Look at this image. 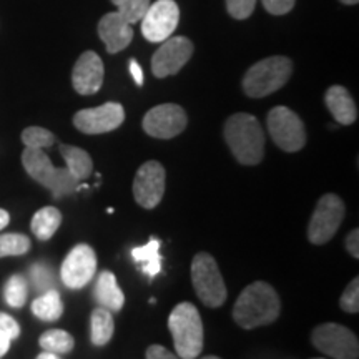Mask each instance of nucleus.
Segmentation results:
<instances>
[{
	"label": "nucleus",
	"mask_w": 359,
	"mask_h": 359,
	"mask_svg": "<svg viewBox=\"0 0 359 359\" xmlns=\"http://www.w3.org/2000/svg\"><path fill=\"white\" fill-rule=\"evenodd\" d=\"M281 311L280 296L264 281H255L241 291L233 308V320L243 330L271 325Z\"/></svg>",
	"instance_id": "1"
},
{
	"label": "nucleus",
	"mask_w": 359,
	"mask_h": 359,
	"mask_svg": "<svg viewBox=\"0 0 359 359\" xmlns=\"http://www.w3.org/2000/svg\"><path fill=\"white\" fill-rule=\"evenodd\" d=\"M224 140L241 165H258L264 155V133L257 116L235 114L224 123Z\"/></svg>",
	"instance_id": "2"
},
{
	"label": "nucleus",
	"mask_w": 359,
	"mask_h": 359,
	"mask_svg": "<svg viewBox=\"0 0 359 359\" xmlns=\"http://www.w3.org/2000/svg\"><path fill=\"white\" fill-rule=\"evenodd\" d=\"M170 333L177 354L182 359H195L203 351V321L191 303H180L168 318Z\"/></svg>",
	"instance_id": "3"
},
{
	"label": "nucleus",
	"mask_w": 359,
	"mask_h": 359,
	"mask_svg": "<svg viewBox=\"0 0 359 359\" xmlns=\"http://www.w3.org/2000/svg\"><path fill=\"white\" fill-rule=\"evenodd\" d=\"M293 72L290 58L275 55L259 60L246 72L243 77V90L251 98H263L285 87Z\"/></svg>",
	"instance_id": "4"
},
{
	"label": "nucleus",
	"mask_w": 359,
	"mask_h": 359,
	"mask_svg": "<svg viewBox=\"0 0 359 359\" xmlns=\"http://www.w3.org/2000/svg\"><path fill=\"white\" fill-rule=\"evenodd\" d=\"M22 163L25 172L32 177L35 182L52 191L53 198L70 195L77 188V180L72 177L67 168H55L50 158L43 150L37 148H25L22 154Z\"/></svg>",
	"instance_id": "5"
},
{
	"label": "nucleus",
	"mask_w": 359,
	"mask_h": 359,
	"mask_svg": "<svg viewBox=\"0 0 359 359\" xmlns=\"http://www.w3.org/2000/svg\"><path fill=\"white\" fill-rule=\"evenodd\" d=\"M193 288L208 308H218L226 302V286L219 273L218 263L210 253H198L191 263Z\"/></svg>",
	"instance_id": "6"
},
{
	"label": "nucleus",
	"mask_w": 359,
	"mask_h": 359,
	"mask_svg": "<svg viewBox=\"0 0 359 359\" xmlns=\"http://www.w3.org/2000/svg\"><path fill=\"white\" fill-rule=\"evenodd\" d=\"M268 130L283 151L294 154L306 145V130L298 115L288 107H275L268 114Z\"/></svg>",
	"instance_id": "7"
},
{
	"label": "nucleus",
	"mask_w": 359,
	"mask_h": 359,
	"mask_svg": "<svg viewBox=\"0 0 359 359\" xmlns=\"http://www.w3.org/2000/svg\"><path fill=\"white\" fill-rule=\"evenodd\" d=\"M344 218V203L338 195L327 193L318 201L308 224V240L313 245H325L336 235Z\"/></svg>",
	"instance_id": "8"
},
{
	"label": "nucleus",
	"mask_w": 359,
	"mask_h": 359,
	"mask_svg": "<svg viewBox=\"0 0 359 359\" xmlns=\"http://www.w3.org/2000/svg\"><path fill=\"white\" fill-rule=\"evenodd\" d=\"M311 343L314 348L320 349L326 356L334 359H358L359 343L356 334L348 327L336 325V323H325L320 325L311 334Z\"/></svg>",
	"instance_id": "9"
},
{
	"label": "nucleus",
	"mask_w": 359,
	"mask_h": 359,
	"mask_svg": "<svg viewBox=\"0 0 359 359\" xmlns=\"http://www.w3.org/2000/svg\"><path fill=\"white\" fill-rule=\"evenodd\" d=\"M142 34L148 42L158 43L172 37L180 22V8L175 0H156L142 17Z\"/></svg>",
	"instance_id": "10"
},
{
	"label": "nucleus",
	"mask_w": 359,
	"mask_h": 359,
	"mask_svg": "<svg viewBox=\"0 0 359 359\" xmlns=\"http://www.w3.org/2000/svg\"><path fill=\"white\" fill-rule=\"evenodd\" d=\"M165 168L160 161L143 163L133 180L135 201L147 210L158 206L165 193Z\"/></svg>",
	"instance_id": "11"
},
{
	"label": "nucleus",
	"mask_w": 359,
	"mask_h": 359,
	"mask_svg": "<svg viewBox=\"0 0 359 359\" xmlns=\"http://www.w3.org/2000/svg\"><path fill=\"white\" fill-rule=\"evenodd\" d=\"M188 118L185 110L175 103H163L147 111L143 118V130L154 138L170 140L187 128Z\"/></svg>",
	"instance_id": "12"
},
{
	"label": "nucleus",
	"mask_w": 359,
	"mask_h": 359,
	"mask_svg": "<svg viewBox=\"0 0 359 359\" xmlns=\"http://www.w3.org/2000/svg\"><path fill=\"white\" fill-rule=\"evenodd\" d=\"M125 110L120 103L107 102L95 109L80 110L74 116V125L82 133L100 135L114 132L123 123Z\"/></svg>",
	"instance_id": "13"
},
{
	"label": "nucleus",
	"mask_w": 359,
	"mask_h": 359,
	"mask_svg": "<svg viewBox=\"0 0 359 359\" xmlns=\"http://www.w3.org/2000/svg\"><path fill=\"white\" fill-rule=\"evenodd\" d=\"M193 55V43L187 37H170L163 40L151 58V72L155 77L165 79L178 74Z\"/></svg>",
	"instance_id": "14"
},
{
	"label": "nucleus",
	"mask_w": 359,
	"mask_h": 359,
	"mask_svg": "<svg viewBox=\"0 0 359 359\" xmlns=\"http://www.w3.org/2000/svg\"><path fill=\"white\" fill-rule=\"evenodd\" d=\"M97 271L95 251L88 245H77L67 255L60 268L62 281L67 288L80 290L92 281Z\"/></svg>",
	"instance_id": "15"
},
{
	"label": "nucleus",
	"mask_w": 359,
	"mask_h": 359,
	"mask_svg": "<svg viewBox=\"0 0 359 359\" xmlns=\"http://www.w3.org/2000/svg\"><path fill=\"white\" fill-rule=\"evenodd\" d=\"M72 85L80 95H93L103 85V62L98 53L88 50L79 57L72 72Z\"/></svg>",
	"instance_id": "16"
},
{
	"label": "nucleus",
	"mask_w": 359,
	"mask_h": 359,
	"mask_svg": "<svg viewBox=\"0 0 359 359\" xmlns=\"http://www.w3.org/2000/svg\"><path fill=\"white\" fill-rule=\"evenodd\" d=\"M98 35L105 43L107 52L118 53L132 43L133 29L118 12H110L98 22Z\"/></svg>",
	"instance_id": "17"
},
{
	"label": "nucleus",
	"mask_w": 359,
	"mask_h": 359,
	"mask_svg": "<svg viewBox=\"0 0 359 359\" xmlns=\"http://www.w3.org/2000/svg\"><path fill=\"white\" fill-rule=\"evenodd\" d=\"M325 102L327 110L331 111V115L334 116V120L341 125H351L356 122L358 118V109L356 103H354L351 93L346 88L341 87V85H333L331 88H327Z\"/></svg>",
	"instance_id": "18"
},
{
	"label": "nucleus",
	"mask_w": 359,
	"mask_h": 359,
	"mask_svg": "<svg viewBox=\"0 0 359 359\" xmlns=\"http://www.w3.org/2000/svg\"><path fill=\"white\" fill-rule=\"evenodd\" d=\"M93 298L98 303V306L109 309V311H120L123 308L125 294L120 290L116 276L111 271H102L100 276L95 283V290H93Z\"/></svg>",
	"instance_id": "19"
},
{
	"label": "nucleus",
	"mask_w": 359,
	"mask_h": 359,
	"mask_svg": "<svg viewBox=\"0 0 359 359\" xmlns=\"http://www.w3.org/2000/svg\"><path fill=\"white\" fill-rule=\"evenodd\" d=\"M60 154L64 156L67 170L72 173L77 182H82V180H87L93 170V161L92 156H90L87 151L82 150L79 147L72 145H60Z\"/></svg>",
	"instance_id": "20"
},
{
	"label": "nucleus",
	"mask_w": 359,
	"mask_h": 359,
	"mask_svg": "<svg viewBox=\"0 0 359 359\" xmlns=\"http://www.w3.org/2000/svg\"><path fill=\"white\" fill-rule=\"evenodd\" d=\"M62 223V213L58 212L55 206H45V208L39 210L32 218V228L34 235L39 238L40 241H47L55 235Z\"/></svg>",
	"instance_id": "21"
},
{
	"label": "nucleus",
	"mask_w": 359,
	"mask_h": 359,
	"mask_svg": "<svg viewBox=\"0 0 359 359\" xmlns=\"http://www.w3.org/2000/svg\"><path fill=\"white\" fill-rule=\"evenodd\" d=\"M132 257L137 263L142 264V271L148 278H155L161 271L160 241L151 238L145 246H137L132 250Z\"/></svg>",
	"instance_id": "22"
},
{
	"label": "nucleus",
	"mask_w": 359,
	"mask_h": 359,
	"mask_svg": "<svg viewBox=\"0 0 359 359\" xmlns=\"http://www.w3.org/2000/svg\"><path fill=\"white\" fill-rule=\"evenodd\" d=\"M90 326H92V336L90 338H92V343L95 346H105L115 333L114 316H111L109 309L100 306L93 309L92 318H90Z\"/></svg>",
	"instance_id": "23"
},
{
	"label": "nucleus",
	"mask_w": 359,
	"mask_h": 359,
	"mask_svg": "<svg viewBox=\"0 0 359 359\" xmlns=\"http://www.w3.org/2000/svg\"><path fill=\"white\" fill-rule=\"evenodd\" d=\"M32 313L42 321H57L64 314V303L55 290H48L34 299Z\"/></svg>",
	"instance_id": "24"
},
{
	"label": "nucleus",
	"mask_w": 359,
	"mask_h": 359,
	"mask_svg": "<svg viewBox=\"0 0 359 359\" xmlns=\"http://www.w3.org/2000/svg\"><path fill=\"white\" fill-rule=\"evenodd\" d=\"M39 344L40 348L47 353L65 354L74 349L75 341H74V336L69 334L64 330H48L40 336Z\"/></svg>",
	"instance_id": "25"
},
{
	"label": "nucleus",
	"mask_w": 359,
	"mask_h": 359,
	"mask_svg": "<svg viewBox=\"0 0 359 359\" xmlns=\"http://www.w3.org/2000/svg\"><path fill=\"white\" fill-rule=\"evenodd\" d=\"M29 250V236L22 235V233H6V235H0V258L22 257Z\"/></svg>",
	"instance_id": "26"
},
{
	"label": "nucleus",
	"mask_w": 359,
	"mask_h": 359,
	"mask_svg": "<svg viewBox=\"0 0 359 359\" xmlns=\"http://www.w3.org/2000/svg\"><path fill=\"white\" fill-rule=\"evenodd\" d=\"M27 294H29V285H27L25 278L13 275L4 290V298H6L8 306L22 308L27 302Z\"/></svg>",
	"instance_id": "27"
},
{
	"label": "nucleus",
	"mask_w": 359,
	"mask_h": 359,
	"mask_svg": "<svg viewBox=\"0 0 359 359\" xmlns=\"http://www.w3.org/2000/svg\"><path fill=\"white\" fill-rule=\"evenodd\" d=\"M111 4L118 8L116 12H118L130 25H133L142 20V17L145 15L148 7H150L151 0H111Z\"/></svg>",
	"instance_id": "28"
},
{
	"label": "nucleus",
	"mask_w": 359,
	"mask_h": 359,
	"mask_svg": "<svg viewBox=\"0 0 359 359\" xmlns=\"http://www.w3.org/2000/svg\"><path fill=\"white\" fill-rule=\"evenodd\" d=\"M22 142L27 148H37V150H43V148L52 147L55 143V135L48 132L47 128L42 127H29L22 132Z\"/></svg>",
	"instance_id": "29"
},
{
	"label": "nucleus",
	"mask_w": 359,
	"mask_h": 359,
	"mask_svg": "<svg viewBox=\"0 0 359 359\" xmlns=\"http://www.w3.org/2000/svg\"><path fill=\"white\" fill-rule=\"evenodd\" d=\"M30 278H32V283H34L35 288H37L39 291H42V293L52 290L53 276H52L50 268L45 266V264H42V263L34 264V266L30 268Z\"/></svg>",
	"instance_id": "30"
},
{
	"label": "nucleus",
	"mask_w": 359,
	"mask_h": 359,
	"mask_svg": "<svg viewBox=\"0 0 359 359\" xmlns=\"http://www.w3.org/2000/svg\"><path fill=\"white\" fill-rule=\"evenodd\" d=\"M339 306L346 313L356 314L359 311V280L358 278H354V280L346 286V290H344V293L339 299Z\"/></svg>",
	"instance_id": "31"
},
{
	"label": "nucleus",
	"mask_w": 359,
	"mask_h": 359,
	"mask_svg": "<svg viewBox=\"0 0 359 359\" xmlns=\"http://www.w3.org/2000/svg\"><path fill=\"white\" fill-rule=\"evenodd\" d=\"M257 0H226L228 13L236 20H245L253 13Z\"/></svg>",
	"instance_id": "32"
},
{
	"label": "nucleus",
	"mask_w": 359,
	"mask_h": 359,
	"mask_svg": "<svg viewBox=\"0 0 359 359\" xmlns=\"http://www.w3.org/2000/svg\"><path fill=\"white\" fill-rule=\"evenodd\" d=\"M0 331L7 336L8 339H17L20 336V326L11 314L0 313Z\"/></svg>",
	"instance_id": "33"
},
{
	"label": "nucleus",
	"mask_w": 359,
	"mask_h": 359,
	"mask_svg": "<svg viewBox=\"0 0 359 359\" xmlns=\"http://www.w3.org/2000/svg\"><path fill=\"white\" fill-rule=\"evenodd\" d=\"M264 8L273 15H285L294 7L296 0H262Z\"/></svg>",
	"instance_id": "34"
},
{
	"label": "nucleus",
	"mask_w": 359,
	"mask_h": 359,
	"mask_svg": "<svg viewBox=\"0 0 359 359\" xmlns=\"http://www.w3.org/2000/svg\"><path fill=\"white\" fill-rule=\"evenodd\" d=\"M147 359H178L173 353H170L167 348L160 346V344H154L147 349Z\"/></svg>",
	"instance_id": "35"
},
{
	"label": "nucleus",
	"mask_w": 359,
	"mask_h": 359,
	"mask_svg": "<svg viewBox=\"0 0 359 359\" xmlns=\"http://www.w3.org/2000/svg\"><path fill=\"white\" fill-rule=\"evenodd\" d=\"M359 231L353 230L346 238V250L353 258H359Z\"/></svg>",
	"instance_id": "36"
},
{
	"label": "nucleus",
	"mask_w": 359,
	"mask_h": 359,
	"mask_svg": "<svg viewBox=\"0 0 359 359\" xmlns=\"http://www.w3.org/2000/svg\"><path fill=\"white\" fill-rule=\"evenodd\" d=\"M128 65H130V74H132L135 83H137L138 87H142V85H143V70H142L140 64H138L135 58H132Z\"/></svg>",
	"instance_id": "37"
},
{
	"label": "nucleus",
	"mask_w": 359,
	"mask_h": 359,
	"mask_svg": "<svg viewBox=\"0 0 359 359\" xmlns=\"http://www.w3.org/2000/svg\"><path fill=\"white\" fill-rule=\"evenodd\" d=\"M8 348H11V339H8L7 336L4 334L2 331H0V358L6 356L7 351H8Z\"/></svg>",
	"instance_id": "38"
},
{
	"label": "nucleus",
	"mask_w": 359,
	"mask_h": 359,
	"mask_svg": "<svg viewBox=\"0 0 359 359\" xmlns=\"http://www.w3.org/2000/svg\"><path fill=\"white\" fill-rule=\"evenodd\" d=\"M8 222H11V215H8L6 210L0 208V230H4L8 224Z\"/></svg>",
	"instance_id": "39"
},
{
	"label": "nucleus",
	"mask_w": 359,
	"mask_h": 359,
	"mask_svg": "<svg viewBox=\"0 0 359 359\" xmlns=\"http://www.w3.org/2000/svg\"><path fill=\"white\" fill-rule=\"evenodd\" d=\"M37 359H58L57 358V354H53V353H47V351H43L42 354H39V358Z\"/></svg>",
	"instance_id": "40"
},
{
	"label": "nucleus",
	"mask_w": 359,
	"mask_h": 359,
	"mask_svg": "<svg viewBox=\"0 0 359 359\" xmlns=\"http://www.w3.org/2000/svg\"><path fill=\"white\" fill-rule=\"evenodd\" d=\"M343 4H346V6H356L359 0H341Z\"/></svg>",
	"instance_id": "41"
},
{
	"label": "nucleus",
	"mask_w": 359,
	"mask_h": 359,
	"mask_svg": "<svg viewBox=\"0 0 359 359\" xmlns=\"http://www.w3.org/2000/svg\"><path fill=\"white\" fill-rule=\"evenodd\" d=\"M203 359H222V358H218V356H206Z\"/></svg>",
	"instance_id": "42"
},
{
	"label": "nucleus",
	"mask_w": 359,
	"mask_h": 359,
	"mask_svg": "<svg viewBox=\"0 0 359 359\" xmlns=\"http://www.w3.org/2000/svg\"><path fill=\"white\" fill-rule=\"evenodd\" d=\"M314 359H325V358H314Z\"/></svg>",
	"instance_id": "43"
}]
</instances>
